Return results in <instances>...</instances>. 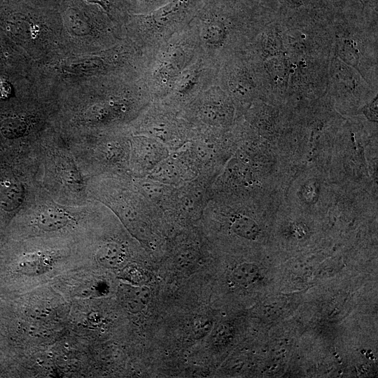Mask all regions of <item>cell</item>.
<instances>
[{
	"label": "cell",
	"mask_w": 378,
	"mask_h": 378,
	"mask_svg": "<svg viewBox=\"0 0 378 378\" xmlns=\"http://www.w3.org/2000/svg\"><path fill=\"white\" fill-rule=\"evenodd\" d=\"M200 53L197 30L191 23L145 56L141 80L152 101L164 99L182 72Z\"/></svg>",
	"instance_id": "6da1fadb"
},
{
	"label": "cell",
	"mask_w": 378,
	"mask_h": 378,
	"mask_svg": "<svg viewBox=\"0 0 378 378\" xmlns=\"http://www.w3.org/2000/svg\"><path fill=\"white\" fill-rule=\"evenodd\" d=\"M41 184L56 202L82 206L90 199L88 178L81 171L68 145L40 144L36 153Z\"/></svg>",
	"instance_id": "7a4b0ae2"
},
{
	"label": "cell",
	"mask_w": 378,
	"mask_h": 378,
	"mask_svg": "<svg viewBox=\"0 0 378 378\" xmlns=\"http://www.w3.org/2000/svg\"><path fill=\"white\" fill-rule=\"evenodd\" d=\"M203 0H172L150 12L132 16L136 48L145 57L191 24Z\"/></svg>",
	"instance_id": "3957f363"
},
{
	"label": "cell",
	"mask_w": 378,
	"mask_h": 378,
	"mask_svg": "<svg viewBox=\"0 0 378 378\" xmlns=\"http://www.w3.org/2000/svg\"><path fill=\"white\" fill-rule=\"evenodd\" d=\"M77 164L88 177L128 174L130 136L111 138L95 144L68 145Z\"/></svg>",
	"instance_id": "277c9868"
},
{
	"label": "cell",
	"mask_w": 378,
	"mask_h": 378,
	"mask_svg": "<svg viewBox=\"0 0 378 378\" xmlns=\"http://www.w3.org/2000/svg\"><path fill=\"white\" fill-rule=\"evenodd\" d=\"M132 134L155 139L168 148H179L193 136L179 111L162 101L152 102L136 119Z\"/></svg>",
	"instance_id": "5b68a950"
},
{
	"label": "cell",
	"mask_w": 378,
	"mask_h": 378,
	"mask_svg": "<svg viewBox=\"0 0 378 378\" xmlns=\"http://www.w3.org/2000/svg\"><path fill=\"white\" fill-rule=\"evenodd\" d=\"M230 100L227 94L215 85L200 93L179 111L193 137L211 138L215 134L225 119Z\"/></svg>",
	"instance_id": "8992f818"
},
{
	"label": "cell",
	"mask_w": 378,
	"mask_h": 378,
	"mask_svg": "<svg viewBox=\"0 0 378 378\" xmlns=\"http://www.w3.org/2000/svg\"><path fill=\"white\" fill-rule=\"evenodd\" d=\"M218 67L219 65L200 53L182 72L162 102L180 111L200 93L217 85Z\"/></svg>",
	"instance_id": "52a82bcc"
},
{
	"label": "cell",
	"mask_w": 378,
	"mask_h": 378,
	"mask_svg": "<svg viewBox=\"0 0 378 378\" xmlns=\"http://www.w3.org/2000/svg\"><path fill=\"white\" fill-rule=\"evenodd\" d=\"M169 155L168 148L157 140L132 134L128 174L134 178L144 177Z\"/></svg>",
	"instance_id": "ba28073f"
},
{
	"label": "cell",
	"mask_w": 378,
	"mask_h": 378,
	"mask_svg": "<svg viewBox=\"0 0 378 378\" xmlns=\"http://www.w3.org/2000/svg\"><path fill=\"white\" fill-rule=\"evenodd\" d=\"M149 288L145 286L122 285L119 290V298L123 307L132 314L141 312L150 300Z\"/></svg>",
	"instance_id": "9c48e42d"
},
{
	"label": "cell",
	"mask_w": 378,
	"mask_h": 378,
	"mask_svg": "<svg viewBox=\"0 0 378 378\" xmlns=\"http://www.w3.org/2000/svg\"><path fill=\"white\" fill-rule=\"evenodd\" d=\"M97 261L107 268L120 266L127 258V251L122 244L116 241H107L98 247L96 252Z\"/></svg>",
	"instance_id": "30bf717a"
},
{
	"label": "cell",
	"mask_w": 378,
	"mask_h": 378,
	"mask_svg": "<svg viewBox=\"0 0 378 378\" xmlns=\"http://www.w3.org/2000/svg\"><path fill=\"white\" fill-rule=\"evenodd\" d=\"M230 220V229L235 234L248 240L258 239L260 229L253 218L241 214H234Z\"/></svg>",
	"instance_id": "8fae6325"
},
{
	"label": "cell",
	"mask_w": 378,
	"mask_h": 378,
	"mask_svg": "<svg viewBox=\"0 0 378 378\" xmlns=\"http://www.w3.org/2000/svg\"><path fill=\"white\" fill-rule=\"evenodd\" d=\"M27 122L17 116H8L0 121V133L7 139H18L27 136L28 132Z\"/></svg>",
	"instance_id": "7c38bea8"
},
{
	"label": "cell",
	"mask_w": 378,
	"mask_h": 378,
	"mask_svg": "<svg viewBox=\"0 0 378 378\" xmlns=\"http://www.w3.org/2000/svg\"><path fill=\"white\" fill-rule=\"evenodd\" d=\"M260 275L258 265L251 262H244L233 269L231 278L237 284L248 286L256 283L260 279Z\"/></svg>",
	"instance_id": "4fadbf2b"
},
{
	"label": "cell",
	"mask_w": 378,
	"mask_h": 378,
	"mask_svg": "<svg viewBox=\"0 0 378 378\" xmlns=\"http://www.w3.org/2000/svg\"><path fill=\"white\" fill-rule=\"evenodd\" d=\"M71 71L76 73H97L107 71L108 64L106 60L102 57H92L90 58H76L72 59L66 64Z\"/></svg>",
	"instance_id": "5bb4252c"
},
{
	"label": "cell",
	"mask_w": 378,
	"mask_h": 378,
	"mask_svg": "<svg viewBox=\"0 0 378 378\" xmlns=\"http://www.w3.org/2000/svg\"><path fill=\"white\" fill-rule=\"evenodd\" d=\"M65 24L69 31L75 35H85L89 32V26L78 13H66Z\"/></svg>",
	"instance_id": "9a60e30c"
},
{
	"label": "cell",
	"mask_w": 378,
	"mask_h": 378,
	"mask_svg": "<svg viewBox=\"0 0 378 378\" xmlns=\"http://www.w3.org/2000/svg\"><path fill=\"white\" fill-rule=\"evenodd\" d=\"M138 14L146 13L154 10L172 0H135Z\"/></svg>",
	"instance_id": "2e32d148"
},
{
	"label": "cell",
	"mask_w": 378,
	"mask_h": 378,
	"mask_svg": "<svg viewBox=\"0 0 378 378\" xmlns=\"http://www.w3.org/2000/svg\"><path fill=\"white\" fill-rule=\"evenodd\" d=\"M90 3L99 4L101 7L104 8L106 10H108V4L106 0H86Z\"/></svg>",
	"instance_id": "e0dca14e"
}]
</instances>
